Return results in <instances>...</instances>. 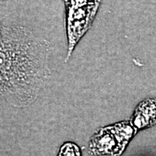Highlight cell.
Wrapping results in <instances>:
<instances>
[{
    "mask_svg": "<svg viewBox=\"0 0 156 156\" xmlns=\"http://www.w3.org/2000/svg\"><path fill=\"white\" fill-rule=\"evenodd\" d=\"M58 156H81L80 150L73 142H66L60 148Z\"/></svg>",
    "mask_w": 156,
    "mask_h": 156,
    "instance_id": "5",
    "label": "cell"
},
{
    "mask_svg": "<svg viewBox=\"0 0 156 156\" xmlns=\"http://www.w3.org/2000/svg\"><path fill=\"white\" fill-rule=\"evenodd\" d=\"M1 93L13 106L30 104L51 75L50 44L21 26H2Z\"/></svg>",
    "mask_w": 156,
    "mask_h": 156,
    "instance_id": "1",
    "label": "cell"
},
{
    "mask_svg": "<svg viewBox=\"0 0 156 156\" xmlns=\"http://www.w3.org/2000/svg\"><path fill=\"white\" fill-rule=\"evenodd\" d=\"M137 130L130 121L100 129L90 142V152L95 156H118Z\"/></svg>",
    "mask_w": 156,
    "mask_h": 156,
    "instance_id": "3",
    "label": "cell"
},
{
    "mask_svg": "<svg viewBox=\"0 0 156 156\" xmlns=\"http://www.w3.org/2000/svg\"><path fill=\"white\" fill-rule=\"evenodd\" d=\"M136 130L151 127L156 124V100L147 98L138 105L131 120Z\"/></svg>",
    "mask_w": 156,
    "mask_h": 156,
    "instance_id": "4",
    "label": "cell"
},
{
    "mask_svg": "<svg viewBox=\"0 0 156 156\" xmlns=\"http://www.w3.org/2000/svg\"><path fill=\"white\" fill-rule=\"evenodd\" d=\"M66 5V28L68 43L67 56L72 53L92 25L100 0H64Z\"/></svg>",
    "mask_w": 156,
    "mask_h": 156,
    "instance_id": "2",
    "label": "cell"
}]
</instances>
